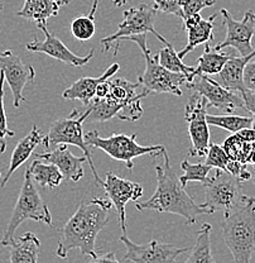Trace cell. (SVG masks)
I'll use <instances>...</instances> for the list:
<instances>
[{
  "label": "cell",
  "instance_id": "cell-32",
  "mask_svg": "<svg viewBox=\"0 0 255 263\" xmlns=\"http://www.w3.org/2000/svg\"><path fill=\"white\" fill-rule=\"evenodd\" d=\"M4 82L5 78L4 73L0 71V153H4L7 149V142L5 138L7 137H14V132L8 128V122H7V114H5V108H4Z\"/></svg>",
  "mask_w": 255,
  "mask_h": 263
},
{
  "label": "cell",
  "instance_id": "cell-37",
  "mask_svg": "<svg viewBox=\"0 0 255 263\" xmlns=\"http://www.w3.org/2000/svg\"><path fill=\"white\" fill-rule=\"evenodd\" d=\"M240 95L244 101V108H245L249 113H251L253 117H255V91L246 89L244 90Z\"/></svg>",
  "mask_w": 255,
  "mask_h": 263
},
{
  "label": "cell",
  "instance_id": "cell-43",
  "mask_svg": "<svg viewBox=\"0 0 255 263\" xmlns=\"http://www.w3.org/2000/svg\"><path fill=\"white\" fill-rule=\"evenodd\" d=\"M0 177H2V171H0Z\"/></svg>",
  "mask_w": 255,
  "mask_h": 263
},
{
  "label": "cell",
  "instance_id": "cell-28",
  "mask_svg": "<svg viewBox=\"0 0 255 263\" xmlns=\"http://www.w3.org/2000/svg\"><path fill=\"white\" fill-rule=\"evenodd\" d=\"M208 125L219 127L230 133L235 134L243 129L254 127V117H241L235 114H223V115H211L206 117Z\"/></svg>",
  "mask_w": 255,
  "mask_h": 263
},
{
  "label": "cell",
  "instance_id": "cell-12",
  "mask_svg": "<svg viewBox=\"0 0 255 263\" xmlns=\"http://www.w3.org/2000/svg\"><path fill=\"white\" fill-rule=\"evenodd\" d=\"M119 240L127 248L123 261L131 263H175L178 256L188 251V248H180L157 240H152L147 246L136 245L129 239L127 234H123Z\"/></svg>",
  "mask_w": 255,
  "mask_h": 263
},
{
  "label": "cell",
  "instance_id": "cell-15",
  "mask_svg": "<svg viewBox=\"0 0 255 263\" xmlns=\"http://www.w3.org/2000/svg\"><path fill=\"white\" fill-rule=\"evenodd\" d=\"M0 71L4 73L5 81L13 94V104L19 108L22 101H26L23 90L28 82L34 80L35 71L31 65H26L19 56L10 49L0 53Z\"/></svg>",
  "mask_w": 255,
  "mask_h": 263
},
{
  "label": "cell",
  "instance_id": "cell-13",
  "mask_svg": "<svg viewBox=\"0 0 255 263\" xmlns=\"http://www.w3.org/2000/svg\"><path fill=\"white\" fill-rule=\"evenodd\" d=\"M186 86L206 99L208 106L218 108L226 114H232L238 108H244L240 94L225 89L215 79L207 75L196 76L191 82H187Z\"/></svg>",
  "mask_w": 255,
  "mask_h": 263
},
{
  "label": "cell",
  "instance_id": "cell-2",
  "mask_svg": "<svg viewBox=\"0 0 255 263\" xmlns=\"http://www.w3.org/2000/svg\"><path fill=\"white\" fill-rule=\"evenodd\" d=\"M112 202L103 197H94L90 201H82L62 229L61 239L56 254L60 258H67L71 249H80L84 256L97 257L96 238L109 223L108 213Z\"/></svg>",
  "mask_w": 255,
  "mask_h": 263
},
{
  "label": "cell",
  "instance_id": "cell-40",
  "mask_svg": "<svg viewBox=\"0 0 255 263\" xmlns=\"http://www.w3.org/2000/svg\"><path fill=\"white\" fill-rule=\"evenodd\" d=\"M112 3H114L115 7H122V5L127 3V0H112Z\"/></svg>",
  "mask_w": 255,
  "mask_h": 263
},
{
  "label": "cell",
  "instance_id": "cell-34",
  "mask_svg": "<svg viewBox=\"0 0 255 263\" xmlns=\"http://www.w3.org/2000/svg\"><path fill=\"white\" fill-rule=\"evenodd\" d=\"M215 3L216 0H182L181 2V7H182L183 18H187V16L194 14H200L201 10H204L205 8L212 7Z\"/></svg>",
  "mask_w": 255,
  "mask_h": 263
},
{
  "label": "cell",
  "instance_id": "cell-16",
  "mask_svg": "<svg viewBox=\"0 0 255 263\" xmlns=\"http://www.w3.org/2000/svg\"><path fill=\"white\" fill-rule=\"evenodd\" d=\"M41 31L45 34V41H38L34 40L32 42L27 43L26 48L31 52H35V53H45L47 56L52 57V59H56L57 61H61L64 64L76 66V67H81V66L89 64L90 60L94 57L95 51L91 49L89 52V54L81 57L77 56V54L73 53L71 49H68L64 45L61 40L58 37H56L54 34H52L51 32L48 31L47 27L42 26L40 27Z\"/></svg>",
  "mask_w": 255,
  "mask_h": 263
},
{
  "label": "cell",
  "instance_id": "cell-8",
  "mask_svg": "<svg viewBox=\"0 0 255 263\" xmlns=\"http://www.w3.org/2000/svg\"><path fill=\"white\" fill-rule=\"evenodd\" d=\"M87 114L86 111H80L79 109H73L67 118H62V119L56 120L52 123L49 127L48 133L46 134V141L43 146L46 147V151L51 148L52 144L54 146H60V144H71V146L79 147L84 152L85 157L87 158V163H89L90 168H91L94 179L97 185L103 186L104 181L100 179L97 171L95 168V164L92 162L91 152H90L89 146L85 142V133L82 129V124L86 120Z\"/></svg>",
  "mask_w": 255,
  "mask_h": 263
},
{
  "label": "cell",
  "instance_id": "cell-41",
  "mask_svg": "<svg viewBox=\"0 0 255 263\" xmlns=\"http://www.w3.org/2000/svg\"><path fill=\"white\" fill-rule=\"evenodd\" d=\"M71 0H62V5H67Z\"/></svg>",
  "mask_w": 255,
  "mask_h": 263
},
{
  "label": "cell",
  "instance_id": "cell-27",
  "mask_svg": "<svg viewBox=\"0 0 255 263\" xmlns=\"http://www.w3.org/2000/svg\"><path fill=\"white\" fill-rule=\"evenodd\" d=\"M164 45H166V47L161 48L157 54L158 62L168 71L177 73H183V75L187 78V82H191L193 80L194 67L186 65L185 62H183V60H181L180 57H178L177 51H175L173 46H172V43L167 42L164 43ZM187 82H186V84H187Z\"/></svg>",
  "mask_w": 255,
  "mask_h": 263
},
{
  "label": "cell",
  "instance_id": "cell-4",
  "mask_svg": "<svg viewBox=\"0 0 255 263\" xmlns=\"http://www.w3.org/2000/svg\"><path fill=\"white\" fill-rule=\"evenodd\" d=\"M26 220L40 221V223H45L52 227V215L49 208L35 189L34 180L29 168H27L24 174V182L22 185L21 193L13 209L4 237L2 239L3 246L8 247L14 240L15 230Z\"/></svg>",
  "mask_w": 255,
  "mask_h": 263
},
{
  "label": "cell",
  "instance_id": "cell-5",
  "mask_svg": "<svg viewBox=\"0 0 255 263\" xmlns=\"http://www.w3.org/2000/svg\"><path fill=\"white\" fill-rule=\"evenodd\" d=\"M123 41H130L136 43L143 52L145 70L139 76L138 82L148 92H158V94H172L181 97L183 94L182 85H186L187 78L183 73H177L168 71L158 62L157 56H153L147 46V34L131 35Z\"/></svg>",
  "mask_w": 255,
  "mask_h": 263
},
{
  "label": "cell",
  "instance_id": "cell-3",
  "mask_svg": "<svg viewBox=\"0 0 255 263\" xmlns=\"http://www.w3.org/2000/svg\"><path fill=\"white\" fill-rule=\"evenodd\" d=\"M223 238L234 263H250L255 252V199L248 197L245 204L225 216L221 223Z\"/></svg>",
  "mask_w": 255,
  "mask_h": 263
},
{
  "label": "cell",
  "instance_id": "cell-25",
  "mask_svg": "<svg viewBox=\"0 0 255 263\" xmlns=\"http://www.w3.org/2000/svg\"><path fill=\"white\" fill-rule=\"evenodd\" d=\"M28 168L31 170L33 180L43 189L53 190V189L58 187L62 181L65 180L58 167L48 162L45 163V161L42 160L35 158Z\"/></svg>",
  "mask_w": 255,
  "mask_h": 263
},
{
  "label": "cell",
  "instance_id": "cell-24",
  "mask_svg": "<svg viewBox=\"0 0 255 263\" xmlns=\"http://www.w3.org/2000/svg\"><path fill=\"white\" fill-rule=\"evenodd\" d=\"M234 56L232 53L227 52L216 51L215 48L211 47L210 43L205 45L204 53L197 60V67H194L193 79L199 75H218L223 70L225 64Z\"/></svg>",
  "mask_w": 255,
  "mask_h": 263
},
{
  "label": "cell",
  "instance_id": "cell-7",
  "mask_svg": "<svg viewBox=\"0 0 255 263\" xmlns=\"http://www.w3.org/2000/svg\"><path fill=\"white\" fill-rule=\"evenodd\" d=\"M85 142L87 146L104 151L112 160L125 163L131 171L134 167V158L144 155L155 156L164 149L163 146H142L136 142V134H112L108 138L100 137L97 130H89L85 133Z\"/></svg>",
  "mask_w": 255,
  "mask_h": 263
},
{
  "label": "cell",
  "instance_id": "cell-36",
  "mask_svg": "<svg viewBox=\"0 0 255 263\" xmlns=\"http://www.w3.org/2000/svg\"><path fill=\"white\" fill-rule=\"evenodd\" d=\"M244 85L248 90L255 91V60L253 59L244 70Z\"/></svg>",
  "mask_w": 255,
  "mask_h": 263
},
{
  "label": "cell",
  "instance_id": "cell-31",
  "mask_svg": "<svg viewBox=\"0 0 255 263\" xmlns=\"http://www.w3.org/2000/svg\"><path fill=\"white\" fill-rule=\"evenodd\" d=\"M181 168L185 174L180 176V182L183 187H186L188 182H202L204 183L211 172V167L206 163H191L188 162V157L185 158L181 163Z\"/></svg>",
  "mask_w": 255,
  "mask_h": 263
},
{
  "label": "cell",
  "instance_id": "cell-39",
  "mask_svg": "<svg viewBox=\"0 0 255 263\" xmlns=\"http://www.w3.org/2000/svg\"><path fill=\"white\" fill-rule=\"evenodd\" d=\"M249 163L253 164L254 170H255V146H254V148H253V151H251L250 158H249Z\"/></svg>",
  "mask_w": 255,
  "mask_h": 263
},
{
  "label": "cell",
  "instance_id": "cell-1",
  "mask_svg": "<svg viewBox=\"0 0 255 263\" xmlns=\"http://www.w3.org/2000/svg\"><path fill=\"white\" fill-rule=\"evenodd\" d=\"M161 153L163 163H155L154 166L157 174V189L152 197L145 201H136V209L141 212L153 210L158 213L175 214L185 218L190 226L196 223L199 215L213 214L207 205L197 204L181 185L180 177H177L169 162L166 148Z\"/></svg>",
  "mask_w": 255,
  "mask_h": 263
},
{
  "label": "cell",
  "instance_id": "cell-10",
  "mask_svg": "<svg viewBox=\"0 0 255 263\" xmlns=\"http://www.w3.org/2000/svg\"><path fill=\"white\" fill-rule=\"evenodd\" d=\"M208 103L199 92L192 91L185 108V118L191 139L187 157H205L210 147V129L207 123Z\"/></svg>",
  "mask_w": 255,
  "mask_h": 263
},
{
  "label": "cell",
  "instance_id": "cell-42",
  "mask_svg": "<svg viewBox=\"0 0 255 263\" xmlns=\"http://www.w3.org/2000/svg\"><path fill=\"white\" fill-rule=\"evenodd\" d=\"M0 9H3V5H0Z\"/></svg>",
  "mask_w": 255,
  "mask_h": 263
},
{
  "label": "cell",
  "instance_id": "cell-38",
  "mask_svg": "<svg viewBox=\"0 0 255 263\" xmlns=\"http://www.w3.org/2000/svg\"><path fill=\"white\" fill-rule=\"evenodd\" d=\"M89 263H123V262L119 261L112 252H109V253L104 254V256H97L96 258H92Z\"/></svg>",
  "mask_w": 255,
  "mask_h": 263
},
{
  "label": "cell",
  "instance_id": "cell-17",
  "mask_svg": "<svg viewBox=\"0 0 255 263\" xmlns=\"http://www.w3.org/2000/svg\"><path fill=\"white\" fill-rule=\"evenodd\" d=\"M34 156L37 160H42L58 167L65 180L79 182L84 177V163L86 162L87 158L85 156L82 157L73 156L66 144H60L53 151L48 149L43 153H35Z\"/></svg>",
  "mask_w": 255,
  "mask_h": 263
},
{
  "label": "cell",
  "instance_id": "cell-19",
  "mask_svg": "<svg viewBox=\"0 0 255 263\" xmlns=\"http://www.w3.org/2000/svg\"><path fill=\"white\" fill-rule=\"evenodd\" d=\"M45 141L46 134H43L42 130H41L37 125H33L32 130L29 132L28 136L22 138L21 141L18 142V144H16L14 149H13L8 171L7 174H5V176L3 177L2 183H0L2 187H5V186H7L8 181L12 177V175L14 174L22 164L26 163L27 161H28V158L32 156L35 147L40 146V144H45Z\"/></svg>",
  "mask_w": 255,
  "mask_h": 263
},
{
  "label": "cell",
  "instance_id": "cell-26",
  "mask_svg": "<svg viewBox=\"0 0 255 263\" xmlns=\"http://www.w3.org/2000/svg\"><path fill=\"white\" fill-rule=\"evenodd\" d=\"M211 230H212V227L210 224H202L197 233L196 243L191 249L190 256L183 263H215L212 251H211Z\"/></svg>",
  "mask_w": 255,
  "mask_h": 263
},
{
  "label": "cell",
  "instance_id": "cell-18",
  "mask_svg": "<svg viewBox=\"0 0 255 263\" xmlns=\"http://www.w3.org/2000/svg\"><path fill=\"white\" fill-rule=\"evenodd\" d=\"M218 14L211 15L208 19H204L200 14H194L187 18H183V29L187 32V45L180 52L178 57L185 59L190 52L193 51L197 46L202 43H210L213 41V24Z\"/></svg>",
  "mask_w": 255,
  "mask_h": 263
},
{
  "label": "cell",
  "instance_id": "cell-6",
  "mask_svg": "<svg viewBox=\"0 0 255 263\" xmlns=\"http://www.w3.org/2000/svg\"><path fill=\"white\" fill-rule=\"evenodd\" d=\"M241 182L243 181L234 175L218 170L212 177H207L204 182V204L207 205L212 213H224V218L230 215L243 206L249 197L243 194Z\"/></svg>",
  "mask_w": 255,
  "mask_h": 263
},
{
  "label": "cell",
  "instance_id": "cell-20",
  "mask_svg": "<svg viewBox=\"0 0 255 263\" xmlns=\"http://www.w3.org/2000/svg\"><path fill=\"white\" fill-rule=\"evenodd\" d=\"M120 70L119 64H112L105 72L99 78H81L77 81L73 82L70 87L62 92V98L67 100H79L81 101L82 105L87 106L90 101L95 98L96 90L99 85L104 81H108L114 73Z\"/></svg>",
  "mask_w": 255,
  "mask_h": 263
},
{
  "label": "cell",
  "instance_id": "cell-33",
  "mask_svg": "<svg viewBox=\"0 0 255 263\" xmlns=\"http://www.w3.org/2000/svg\"><path fill=\"white\" fill-rule=\"evenodd\" d=\"M230 161L231 160L226 155L223 146H219V144L215 143L210 144L206 153V161H205V163L208 164L211 168L221 170V171L227 172V166H229Z\"/></svg>",
  "mask_w": 255,
  "mask_h": 263
},
{
  "label": "cell",
  "instance_id": "cell-11",
  "mask_svg": "<svg viewBox=\"0 0 255 263\" xmlns=\"http://www.w3.org/2000/svg\"><path fill=\"white\" fill-rule=\"evenodd\" d=\"M223 23L226 27V37L221 43L215 46L216 51H223L226 47L237 49L240 56H249L254 51L251 40L255 34V14L248 10L241 21H235L229 10L221 9Z\"/></svg>",
  "mask_w": 255,
  "mask_h": 263
},
{
  "label": "cell",
  "instance_id": "cell-21",
  "mask_svg": "<svg viewBox=\"0 0 255 263\" xmlns=\"http://www.w3.org/2000/svg\"><path fill=\"white\" fill-rule=\"evenodd\" d=\"M254 57L255 49L249 56H232L225 64L220 73H218L216 81L225 89L237 92V94H241L244 90H246L245 85H244V70H245V66L248 65V62H250Z\"/></svg>",
  "mask_w": 255,
  "mask_h": 263
},
{
  "label": "cell",
  "instance_id": "cell-22",
  "mask_svg": "<svg viewBox=\"0 0 255 263\" xmlns=\"http://www.w3.org/2000/svg\"><path fill=\"white\" fill-rule=\"evenodd\" d=\"M62 7V0H24L18 16L33 21L37 27L46 26L47 19L58 15L60 8Z\"/></svg>",
  "mask_w": 255,
  "mask_h": 263
},
{
  "label": "cell",
  "instance_id": "cell-35",
  "mask_svg": "<svg viewBox=\"0 0 255 263\" xmlns=\"http://www.w3.org/2000/svg\"><path fill=\"white\" fill-rule=\"evenodd\" d=\"M153 2H154V5H153V7H154L158 12L175 15L181 19L183 18L182 7H181V2H182V0H153Z\"/></svg>",
  "mask_w": 255,
  "mask_h": 263
},
{
  "label": "cell",
  "instance_id": "cell-9",
  "mask_svg": "<svg viewBox=\"0 0 255 263\" xmlns=\"http://www.w3.org/2000/svg\"><path fill=\"white\" fill-rule=\"evenodd\" d=\"M157 12L158 10L153 5L148 4H139L138 7L129 8L128 10H124V19L117 27V31L112 33L109 37L101 40L103 51L108 52L111 47H114V53L116 54L117 48H119V42H122L124 38L131 37V35L147 34L148 32L153 33L161 42H168L154 28Z\"/></svg>",
  "mask_w": 255,
  "mask_h": 263
},
{
  "label": "cell",
  "instance_id": "cell-23",
  "mask_svg": "<svg viewBox=\"0 0 255 263\" xmlns=\"http://www.w3.org/2000/svg\"><path fill=\"white\" fill-rule=\"evenodd\" d=\"M8 247L10 248V263H38L41 242L34 233H24Z\"/></svg>",
  "mask_w": 255,
  "mask_h": 263
},
{
  "label": "cell",
  "instance_id": "cell-30",
  "mask_svg": "<svg viewBox=\"0 0 255 263\" xmlns=\"http://www.w3.org/2000/svg\"><path fill=\"white\" fill-rule=\"evenodd\" d=\"M254 146L255 144L249 143L245 139L241 138L239 134L235 133L234 136L229 137L225 141L223 148L231 161L243 164H248Z\"/></svg>",
  "mask_w": 255,
  "mask_h": 263
},
{
  "label": "cell",
  "instance_id": "cell-29",
  "mask_svg": "<svg viewBox=\"0 0 255 263\" xmlns=\"http://www.w3.org/2000/svg\"><path fill=\"white\" fill-rule=\"evenodd\" d=\"M99 0H92L91 9L87 15H80L75 18L71 23V33L80 42H86L94 37L96 32L95 13L97 10Z\"/></svg>",
  "mask_w": 255,
  "mask_h": 263
},
{
  "label": "cell",
  "instance_id": "cell-14",
  "mask_svg": "<svg viewBox=\"0 0 255 263\" xmlns=\"http://www.w3.org/2000/svg\"><path fill=\"white\" fill-rule=\"evenodd\" d=\"M103 187L105 194L112 202L119 218V226L122 232L127 233V204L129 201L136 202L143 196V186L130 180L122 179L112 172H106V180L104 181Z\"/></svg>",
  "mask_w": 255,
  "mask_h": 263
}]
</instances>
